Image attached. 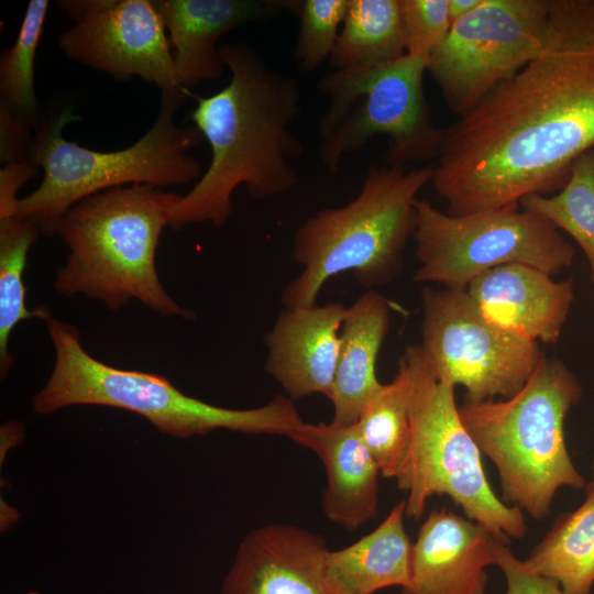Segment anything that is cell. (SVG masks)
Returning a JSON list of instances; mask_svg holds the SVG:
<instances>
[{"instance_id": "cell-22", "label": "cell", "mask_w": 594, "mask_h": 594, "mask_svg": "<svg viewBox=\"0 0 594 594\" xmlns=\"http://www.w3.org/2000/svg\"><path fill=\"white\" fill-rule=\"evenodd\" d=\"M525 565L559 583L565 594H591L594 585V487L564 513L531 549Z\"/></svg>"}, {"instance_id": "cell-29", "label": "cell", "mask_w": 594, "mask_h": 594, "mask_svg": "<svg viewBox=\"0 0 594 594\" xmlns=\"http://www.w3.org/2000/svg\"><path fill=\"white\" fill-rule=\"evenodd\" d=\"M448 0H400L406 54L426 56L443 41L451 22Z\"/></svg>"}, {"instance_id": "cell-6", "label": "cell", "mask_w": 594, "mask_h": 594, "mask_svg": "<svg viewBox=\"0 0 594 594\" xmlns=\"http://www.w3.org/2000/svg\"><path fill=\"white\" fill-rule=\"evenodd\" d=\"M45 324L55 359L51 376L32 398L36 414L75 405L116 407L144 417L160 432L176 438L217 429L289 437L304 422L285 395L251 409L215 406L184 394L165 376L95 359L81 345L78 329L67 322L50 318Z\"/></svg>"}, {"instance_id": "cell-4", "label": "cell", "mask_w": 594, "mask_h": 594, "mask_svg": "<svg viewBox=\"0 0 594 594\" xmlns=\"http://www.w3.org/2000/svg\"><path fill=\"white\" fill-rule=\"evenodd\" d=\"M432 172V166L373 165L351 201L307 218L292 245L302 270L283 290L284 307L316 305L326 282L344 272L369 290L393 282L416 230L417 195Z\"/></svg>"}, {"instance_id": "cell-19", "label": "cell", "mask_w": 594, "mask_h": 594, "mask_svg": "<svg viewBox=\"0 0 594 594\" xmlns=\"http://www.w3.org/2000/svg\"><path fill=\"white\" fill-rule=\"evenodd\" d=\"M288 438L315 452L323 464L321 508L329 520L354 531L377 516L382 474L355 425L304 421Z\"/></svg>"}, {"instance_id": "cell-15", "label": "cell", "mask_w": 594, "mask_h": 594, "mask_svg": "<svg viewBox=\"0 0 594 594\" xmlns=\"http://www.w3.org/2000/svg\"><path fill=\"white\" fill-rule=\"evenodd\" d=\"M499 541L506 542L488 528L435 508L413 542L410 579L397 594H485Z\"/></svg>"}, {"instance_id": "cell-12", "label": "cell", "mask_w": 594, "mask_h": 594, "mask_svg": "<svg viewBox=\"0 0 594 594\" xmlns=\"http://www.w3.org/2000/svg\"><path fill=\"white\" fill-rule=\"evenodd\" d=\"M421 348L437 376L465 388V400L514 396L544 358L538 342L490 322L465 289L421 290Z\"/></svg>"}, {"instance_id": "cell-8", "label": "cell", "mask_w": 594, "mask_h": 594, "mask_svg": "<svg viewBox=\"0 0 594 594\" xmlns=\"http://www.w3.org/2000/svg\"><path fill=\"white\" fill-rule=\"evenodd\" d=\"M398 363L409 384L410 442L396 477L407 493L406 516L419 519L430 497L447 495L466 518L506 542L524 538L525 514L491 487L482 453L460 418L455 387L437 376L420 344L408 345Z\"/></svg>"}, {"instance_id": "cell-27", "label": "cell", "mask_w": 594, "mask_h": 594, "mask_svg": "<svg viewBox=\"0 0 594 594\" xmlns=\"http://www.w3.org/2000/svg\"><path fill=\"white\" fill-rule=\"evenodd\" d=\"M50 2L31 0L15 42L0 57V102L37 129L34 61Z\"/></svg>"}, {"instance_id": "cell-9", "label": "cell", "mask_w": 594, "mask_h": 594, "mask_svg": "<svg viewBox=\"0 0 594 594\" xmlns=\"http://www.w3.org/2000/svg\"><path fill=\"white\" fill-rule=\"evenodd\" d=\"M426 56L336 69L318 82L330 106L318 124L319 157L334 175L345 153L377 135L389 146L385 165H403L437 156L441 129L432 122L424 94Z\"/></svg>"}, {"instance_id": "cell-30", "label": "cell", "mask_w": 594, "mask_h": 594, "mask_svg": "<svg viewBox=\"0 0 594 594\" xmlns=\"http://www.w3.org/2000/svg\"><path fill=\"white\" fill-rule=\"evenodd\" d=\"M507 544L497 543L495 562L505 576L506 594H565L557 581L529 570Z\"/></svg>"}, {"instance_id": "cell-25", "label": "cell", "mask_w": 594, "mask_h": 594, "mask_svg": "<svg viewBox=\"0 0 594 594\" xmlns=\"http://www.w3.org/2000/svg\"><path fill=\"white\" fill-rule=\"evenodd\" d=\"M408 376L402 364L394 380L381 386L367 400L355 424L382 476L395 479L405 462L410 442Z\"/></svg>"}, {"instance_id": "cell-13", "label": "cell", "mask_w": 594, "mask_h": 594, "mask_svg": "<svg viewBox=\"0 0 594 594\" xmlns=\"http://www.w3.org/2000/svg\"><path fill=\"white\" fill-rule=\"evenodd\" d=\"M58 46L67 57L116 78L141 77L162 91L182 90L163 19L148 0H99L64 31Z\"/></svg>"}, {"instance_id": "cell-5", "label": "cell", "mask_w": 594, "mask_h": 594, "mask_svg": "<svg viewBox=\"0 0 594 594\" xmlns=\"http://www.w3.org/2000/svg\"><path fill=\"white\" fill-rule=\"evenodd\" d=\"M581 386L559 360L543 358L512 397L458 406L460 418L495 465L502 501L536 520L550 515L561 487L582 488L584 476L568 452L564 419Z\"/></svg>"}, {"instance_id": "cell-34", "label": "cell", "mask_w": 594, "mask_h": 594, "mask_svg": "<svg viewBox=\"0 0 594 594\" xmlns=\"http://www.w3.org/2000/svg\"><path fill=\"white\" fill-rule=\"evenodd\" d=\"M483 0H448L451 24L474 11Z\"/></svg>"}, {"instance_id": "cell-17", "label": "cell", "mask_w": 594, "mask_h": 594, "mask_svg": "<svg viewBox=\"0 0 594 594\" xmlns=\"http://www.w3.org/2000/svg\"><path fill=\"white\" fill-rule=\"evenodd\" d=\"M173 47L177 82L182 90L215 80L224 63L216 42L248 23L264 21L282 11L295 12L289 0H155Z\"/></svg>"}, {"instance_id": "cell-31", "label": "cell", "mask_w": 594, "mask_h": 594, "mask_svg": "<svg viewBox=\"0 0 594 594\" xmlns=\"http://www.w3.org/2000/svg\"><path fill=\"white\" fill-rule=\"evenodd\" d=\"M31 127L0 102V163L6 166L32 157Z\"/></svg>"}, {"instance_id": "cell-3", "label": "cell", "mask_w": 594, "mask_h": 594, "mask_svg": "<svg viewBox=\"0 0 594 594\" xmlns=\"http://www.w3.org/2000/svg\"><path fill=\"white\" fill-rule=\"evenodd\" d=\"M182 195L135 184L91 195L70 207L55 234L69 253L54 288L117 310L138 300L154 314L191 320L164 288L156 270L160 238Z\"/></svg>"}, {"instance_id": "cell-14", "label": "cell", "mask_w": 594, "mask_h": 594, "mask_svg": "<svg viewBox=\"0 0 594 594\" xmlns=\"http://www.w3.org/2000/svg\"><path fill=\"white\" fill-rule=\"evenodd\" d=\"M327 543L318 534L268 524L242 540L222 594H338L327 574Z\"/></svg>"}, {"instance_id": "cell-28", "label": "cell", "mask_w": 594, "mask_h": 594, "mask_svg": "<svg viewBox=\"0 0 594 594\" xmlns=\"http://www.w3.org/2000/svg\"><path fill=\"white\" fill-rule=\"evenodd\" d=\"M349 3L350 0L298 1L295 13L300 19V25L294 59L300 72H311L330 58Z\"/></svg>"}, {"instance_id": "cell-16", "label": "cell", "mask_w": 594, "mask_h": 594, "mask_svg": "<svg viewBox=\"0 0 594 594\" xmlns=\"http://www.w3.org/2000/svg\"><path fill=\"white\" fill-rule=\"evenodd\" d=\"M345 310L340 302L284 307L265 334V371L293 402L315 394L330 399Z\"/></svg>"}, {"instance_id": "cell-7", "label": "cell", "mask_w": 594, "mask_h": 594, "mask_svg": "<svg viewBox=\"0 0 594 594\" xmlns=\"http://www.w3.org/2000/svg\"><path fill=\"white\" fill-rule=\"evenodd\" d=\"M185 96L178 90L162 91L153 125L119 151L99 152L64 139L63 128L76 120L70 110L37 128L32 157L44 177L33 193L19 199L15 215L50 237L70 207L97 193L135 184L162 188L197 183L204 166L187 153L201 143L202 134L196 127H178L174 119Z\"/></svg>"}, {"instance_id": "cell-32", "label": "cell", "mask_w": 594, "mask_h": 594, "mask_svg": "<svg viewBox=\"0 0 594 594\" xmlns=\"http://www.w3.org/2000/svg\"><path fill=\"white\" fill-rule=\"evenodd\" d=\"M38 164L33 158L9 164L0 169V219L13 217L16 213L20 187L37 173Z\"/></svg>"}, {"instance_id": "cell-20", "label": "cell", "mask_w": 594, "mask_h": 594, "mask_svg": "<svg viewBox=\"0 0 594 594\" xmlns=\"http://www.w3.org/2000/svg\"><path fill=\"white\" fill-rule=\"evenodd\" d=\"M389 321V301L373 289L346 308L329 399L333 406V422L355 425L367 400L381 386L376 376V361Z\"/></svg>"}, {"instance_id": "cell-1", "label": "cell", "mask_w": 594, "mask_h": 594, "mask_svg": "<svg viewBox=\"0 0 594 594\" xmlns=\"http://www.w3.org/2000/svg\"><path fill=\"white\" fill-rule=\"evenodd\" d=\"M594 150V0H551L541 52L441 129L431 182L465 215L562 188Z\"/></svg>"}, {"instance_id": "cell-33", "label": "cell", "mask_w": 594, "mask_h": 594, "mask_svg": "<svg viewBox=\"0 0 594 594\" xmlns=\"http://www.w3.org/2000/svg\"><path fill=\"white\" fill-rule=\"evenodd\" d=\"M1 460L8 450L16 446L24 437L23 425L19 421H9L1 427Z\"/></svg>"}, {"instance_id": "cell-2", "label": "cell", "mask_w": 594, "mask_h": 594, "mask_svg": "<svg viewBox=\"0 0 594 594\" xmlns=\"http://www.w3.org/2000/svg\"><path fill=\"white\" fill-rule=\"evenodd\" d=\"M219 53L230 81L211 96L197 97L189 116L211 147V161L175 206L169 222L175 230L226 223L240 185L254 198L266 199L298 182L292 163L302 155L304 146L290 130L300 110L297 84L268 66L246 43L222 45Z\"/></svg>"}, {"instance_id": "cell-23", "label": "cell", "mask_w": 594, "mask_h": 594, "mask_svg": "<svg viewBox=\"0 0 594 594\" xmlns=\"http://www.w3.org/2000/svg\"><path fill=\"white\" fill-rule=\"evenodd\" d=\"M405 54L400 0H350L329 58L336 69L383 64Z\"/></svg>"}, {"instance_id": "cell-21", "label": "cell", "mask_w": 594, "mask_h": 594, "mask_svg": "<svg viewBox=\"0 0 594 594\" xmlns=\"http://www.w3.org/2000/svg\"><path fill=\"white\" fill-rule=\"evenodd\" d=\"M406 517V502L400 501L371 532L328 551L327 574L338 594H373L408 584L413 542L405 529Z\"/></svg>"}, {"instance_id": "cell-24", "label": "cell", "mask_w": 594, "mask_h": 594, "mask_svg": "<svg viewBox=\"0 0 594 594\" xmlns=\"http://www.w3.org/2000/svg\"><path fill=\"white\" fill-rule=\"evenodd\" d=\"M40 234L31 220L14 215L0 219V374L4 377L13 366L9 340L14 328L26 319L46 322L51 311L46 306L29 309L23 274L28 254Z\"/></svg>"}, {"instance_id": "cell-36", "label": "cell", "mask_w": 594, "mask_h": 594, "mask_svg": "<svg viewBox=\"0 0 594 594\" xmlns=\"http://www.w3.org/2000/svg\"><path fill=\"white\" fill-rule=\"evenodd\" d=\"M26 594H38L37 592H29Z\"/></svg>"}, {"instance_id": "cell-11", "label": "cell", "mask_w": 594, "mask_h": 594, "mask_svg": "<svg viewBox=\"0 0 594 594\" xmlns=\"http://www.w3.org/2000/svg\"><path fill=\"white\" fill-rule=\"evenodd\" d=\"M550 9L551 0H483L451 24L427 72L454 113H468L541 52Z\"/></svg>"}, {"instance_id": "cell-35", "label": "cell", "mask_w": 594, "mask_h": 594, "mask_svg": "<svg viewBox=\"0 0 594 594\" xmlns=\"http://www.w3.org/2000/svg\"><path fill=\"white\" fill-rule=\"evenodd\" d=\"M592 471H593V480L587 485L594 487V454H593V460H592Z\"/></svg>"}, {"instance_id": "cell-18", "label": "cell", "mask_w": 594, "mask_h": 594, "mask_svg": "<svg viewBox=\"0 0 594 594\" xmlns=\"http://www.w3.org/2000/svg\"><path fill=\"white\" fill-rule=\"evenodd\" d=\"M465 290L490 322L530 342H556L573 300L571 280L525 264L494 267Z\"/></svg>"}, {"instance_id": "cell-26", "label": "cell", "mask_w": 594, "mask_h": 594, "mask_svg": "<svg viewBox=\"0 0 594 594\" xmlns=\"http://www.w3.org/2000/svg\"><path fill=\"white\" fill-rule=\"evenodd\" d=\"M519 205L547 218L576 241L587 257L594 280V150L575 160L558 194L529 195L520 199Z\"/></svg>"}, {"instance_id": "cell-10", "label": "cell", "mask_w": 594, "mask_h": 594, "mask_svg": "<svg viewBox=\"0 0 594 594\" xmlns=\"http://www.w3.org/2000/svg\"><path fill=\"white\" fill-rule=\"evenodd\" d=\"M414 233L419 267L414 280L466 289L481 274L525 264L554 275L570 266L573 246L547 218L519 202L465 215L442 212L417 199Z\"/></svg>"}]
</instances>
